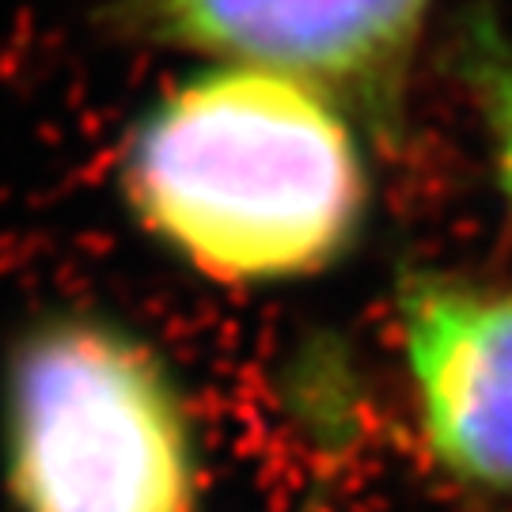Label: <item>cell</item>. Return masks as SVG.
Wrapping results in <instances>:
<instances>
[{
    "label": "cell",
    "mask_w": 512,
    "mask_h": 512,
    "mask_svg": "<svg viewBox=\"0 0 512 512\" xmlns=\"http://www.w3.org/2000/svg\"><path fill=\"white\" fill-rule=\"evenodd\" d=\"M137 224L224 285L323 274L365 224L368 175L342 107L304 80L220 61L145 110L122 156Z\"/></svg>",
    "instance_id": "cell-1"
},
{
    "label": "cell",
    "mask_w": 512,
    "mask_h": 512,
    "mask_svg": "<svg viewBox=\"0 0 512 512\" xmlns=\"http://www.w3.org/2000/svg\"><path fill=\"white\" fill-rule=\"evenodd\" d=\"M4 444L19 512H194L179 380L141 334L92 311H57L16 338Z\"/></svg>",
    "instance_id": "cell-2"
},
{
    "label": "cell",
    "mask_w": 512,
    "mask_h": 512,
    "mask_svg": "<svg viewBox=\"0 0 512 512\" xmlns=\"http://www.w3.org/2000/svg\"><path fill=\"white\" fill-rule=\"evenodd\" d=\"M433 0H126L133 35L296 76L395 129Z\"/></svg>",
    "instance_id": "cell-3"
},
{
    "label": "cell",
    "mask_w": 512,
    "mask_h": 512,
    "mask_svg": "<svg viewBox=\"0 0 512 512\" xmlns=\"http://www.w3.org/2000/svg\"><path fill=\"white\" fill-rule=\"evenodd\" d=\"M395 323L429 456L471 490L512 497V285L414 270Z\"/></svg>",
    "instance_id": "cell-4"
},
{
    "label": "cell",
    "mask_w": 512,
    "mask_h": 512,
    "mask_svg": "<svg viewBox=\"0 0 512 512\" xmlns=\"http://www.w3.org/2000/svg\"><path fill=\"white\" fill-rule=\"evenodd\" d=\"M463 76L471 80L482 126L494 148L497 186L512 209V46L494 23H475L463 42Z\"/></svg>",
    "instance_id": "cell-5"
}]
</instances>
